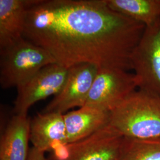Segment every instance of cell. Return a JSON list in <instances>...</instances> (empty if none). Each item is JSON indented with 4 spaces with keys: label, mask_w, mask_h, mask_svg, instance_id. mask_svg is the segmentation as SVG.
Listing matches in <instances>:
<instances>
[{
    "label": "cell",
    "mask_w": 160,
    "mask_h": 160,
    "mask_svg": "<svg viewBox=\"0 0 160 160\" xmlns=\"http://www.w3.org/2000/svg\"><path fill=\"white\" fill-rule=\"evenodd\" d=\"M29 0H0V49L24 38Z\"/></svg>",
    "instance_id": "obj_12"
},
{
    "label": "cell",
    "mask_w": 160,
    "mask_h": 160,
    "mask_svg": "<svg viewBox=\"0 0 160 160\" xmlns=\"http://www.w3.org/2000/svg\"><path fill=\"white\" fill-rule=\"evenodd\" d=\"M125 137L110 125L91 136L55 149L51 160H120Z\"/></svg>",
    "instance_id": "obj_4"
},
{
    "label": "cell",
    "mask_w": 160,
    "mask_h": 160,
    "mask_svg": "<svg viewBox=\"0 0 160 160\" xmlns=\"http://www.w3.org/2000/svg\"><path fill=\"white\" fill-rule=\"evenodd\" d=\"M68 69L57 63L48 65L22 86L17 87L14 114L27 115L29 109L39 101L60 92L66 81Z\"/></svg>",
    "instance_id": "obj_7"
},
{
    "label": "cell",
    "mask_w": 160,
    "mask_h": 160,
    "mask_svg": "<svg viewBox=\"0 0 160 160\" xmlns=\"http://www.w3.org/2000/svg\"><path fill=\"white\" fill-rule=\"evenodd\" d=\"M30 141L33 147L43 152L68 144L63 114L42 112L35 116L30 120Z\"/></svg>",
    "instance_id": "obj_9"
},
{
    "label": "cell",
    "mask_w": 160,
    "mask_h": 160,
    "mask_svg": "<svg viewBox=\"0 0 160 160\" xmlns=\"http://www.w3.org/2000/svg\"><path fill=\"white\" fill-rule=\"evenodd\" d=\"M98 67L91 63H80L68 69L66 81L61 90L42 112L64 114L69 109L86 104Z\"/></svg>",
    "instance_id": "obj_8"
},
{
    "label": "cell",
    "mask_w": 160,
    "mask_h": 160,
    "mask_svg": "<svg viewBox=\"0 0 160 160\" xmlns=\"http://www.w3.org/2000/svg\"><path fill=\"white\" fill-rule=\"evenodd\" d=\"M120 160H160V138L138 139L125 137Z\"/></svg>",
    "instance_id": "obj_14"
},
{
    "label": "cell",
    "mask_w": 160,
    "mask_h": 160,
    "mask_svg": "<svg viewBox=\"0 0 160 160\" xmlns=\"http://www.w3.org/2000/svg\"><path fill=\"white\" fill-rule=\"evenodd\" d=\"M145 28L106 0H29L23 37L66 68L86 63L129 71Z\"/></svg>",
    "instance_id": "obj_1"
},
{
    "label": "cell",
    "mask_w": 160,
    "mask_h": 160,
    "mask_svg": "<svg viewBox=\"0 0 160 160\" xmlns=\"http://www.w3.org/2000/svg\"><path fill=\"white\" fill-rule=\"evenodd\" d=\"M56 63L45 49L23 38L0 49V85L2 88L18 87L41 69Z\"/></svg>",
    "instance_id": "obj_3"
},
{
    "label": "cell",
    "mask_w": 160,
    "mask_h": 160,
    "mask_svg": "<svg viewBox=\"0 0 160 160\" xmlns=\"http://www.w3.org/2000/svg\"><path fill=\"white\" fill-rule=\"evenodd\" d=\"M131 63L139 90L160 98V17L146 27Z\"/></svg>",
    "instance_id": "obj_5"
},
{
    "label": "cell",
    "mask_w": 160,
    "mask_h": 160,
    "mask_svg": "<svg viewBox=\"0 0 160 160\" xmlns=\"http://www.w3.org/2000/svg\"><path fill=\"white\" fill-rule=\"evenodd\" d=\"M30 120L14 114L4 128L0 140V160H28Z\"/></svg>",
    "instance_id": "obj_11"
},
{
    "label": "cell",
    "mask_w": 160,
    "mask_h": 160,
    "mask_svg": "<svg viewBox=\"0 0 160 160\" xmlns=\"http://www.w3.org/2000/svg\"><path fill=\"white\" fill-rule=\"evenodd\" d=\"M109 125L128 138H160V97L133 92L110 112Z\"/></svg>",
    "instance_id": "obj_2"
},
{
    "label": "cell",
    "mask_w": 160,
    "mask_h": 160,
    "mask_svg": "<svg viewBox=\"0 0 160 160\" xmlns=\"http://www.w3.org/2000/svg\"><path fill=\"white\" fill-rule=\"evenodd\" d=\"M45 152L40 151L34 147L29 150L28 160H47L45 157Z\"/></svg>",
    "instance_id": "obj_15"
},
{
    "label": "cell",
    "mask_w": 160,
    "mask_h": 160,
    "mask_svg": "<svg viewBox=\"0 0 160 160\" xmlns=\"http://www.w3.org/2000/svg\"><path fill=\"white\" fill-rule=\"evenodd\" d=\"M137 88L134 74L120 69L98 68L85 105L110 112Z\"/></svg>",
    "instance_id": "obj_6"
},
{
    "label": "cell",
    "mask_w": 160,
    "mask_h": 160,
    "mask_svg": "<svg viewBox=\"0 0 160 160\" xmlns=\"http://www.w3.org/2000/svg\"><path fill=\"white\" fill-rule=\"evenodd\" d=\"M110 112L85 105L63 114L68 143L91 136L108 125Z\"/></svg>",
    "instance_id": "obj_10"
},
{
    "label": "cell",
    "mask_w": 160,
    "mask_h": 160,
    "mask_svg": "<svg viewBox=\"0 0 160 160\" xmlns=\"http://www.w3.org/2000/svg\"><path fill=\"white\" fill-rule=\"evenodd\" d=\"M109 7L146 27L160 17V0H106Z\"/></svg>",
    "instance_id": "obj_13"
}]
</instances>
